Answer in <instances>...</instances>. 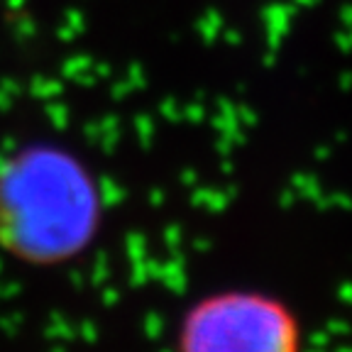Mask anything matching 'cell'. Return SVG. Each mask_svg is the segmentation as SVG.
<instances>
[{"label": "cell", "instance_id": "7a4b0ae2", "mask_svg": "<svg viewBox=\"0 0 352 352\" xmlns=\"http://www.w3.org/2000/svg\"><path fill=\"white\" fill-rule=\"evenodd\" d=\"M174 352H306L296 308L254 286L206 292L184 308Z\"/></svg>", "mask_w": 352, "mask_h": 352}, {"label": "cell", "instance_id": "6da1fadb", "mask_svg": "<svg viewBox=\"0 0 352 352\" xmlns=\"http://www.w3.org/2000/svg\"><path fill=\"white\" fill-rule=\"evenodd\" d=\"M94 179L59 149L34 147L0 166V248L32 264H56L86 248L98 228Z\"/></svg>", "mask_w": 352, "mask_h": 352}]
</instances>
